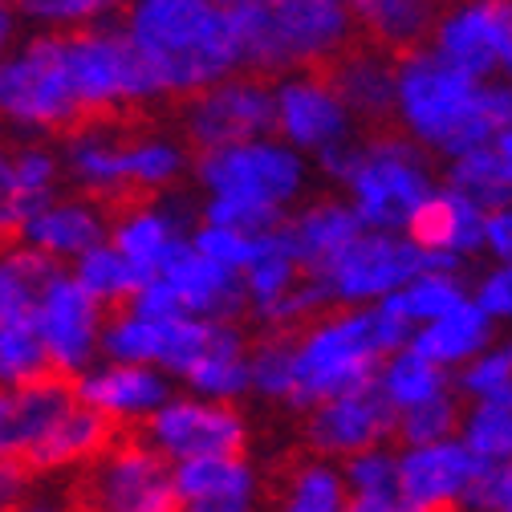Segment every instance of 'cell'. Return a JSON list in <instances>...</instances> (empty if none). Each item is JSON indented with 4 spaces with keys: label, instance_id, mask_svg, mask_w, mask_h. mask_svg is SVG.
I'll use <instances>...</instances> for the list:
<instances>
[{
    "label": "cell",
    "instance_id": "cell-56",
    "mask_svg": "<svg viewBox=\"0 0 512 512\" xmlns=\"http://www.w3.org/2000/svg\"><path fill=\"white\" fill-rule=\"evenodd\" d=\"M74 512H90V508H74Z\"/></svg>",
    "mask_w": 512,
    "mask_h": 512
},
{
    "label": "cell",
    "instance_id": "cell-51",
    "mask_svg": "<svg viewBox=\"0 0 512 512\" xmlns=\"http://www.w3.org/2000/svg\"><path fill=\"white\" fill-rule=\"evenodd\" d=\"M17 29H21V17L13 5H0V57H9L17 49Z\"/></svg>",
    "mask_w": 512,
    "mask_h": 512
},
{
    "label": "cell",
    "instance_id": "cell-15",
    "mask_svg": "<svg viewBox=\"0 0 512 512\" xmlns=\"http://www.w3.org/2000/svg\"><path fill=\"white\" fill-rule=\"evenodd\" d=\"M273 135L301 155H322L354 139L358 122L350 118L326 70H305L273 82Z\"/></svg>",
    "mask_w": 512,
    "mask_h": 512
},
{
    "label": "cell",
    "instance_id": "cell-20",
    "mask_svg": "<svg viewBox=\"0 0 512 512\" xmlns=\"http://www.w3.org/2000/svg\"><path fill=\"white\" fill-rule=\"evenodd\" d=\"M110 208L82 196V191H74V196H57L45 200L29 224L21 228V244L49 256V261L57 265H66V261H78V256H86L90 248L106 244L110 240Z\"/></svg>",
    "mask_w": 512,
    "mask_h": 512
},
{
    "label": "cell",
    "instance_id": "cell-4",
    "mask_svg": "<svg viewBox=\"0 0 512 512\" xmlns=\"http://www.w3.org/2000/svg\"><path fill=\"white\" fill-rule=\"evenodd\" d=\"M395 122L419 151L447 163L496 139L488 82H472L423 45L395 57Z\"/></svg>",
    "mask_w": 512,
    "mask_h": 512
},
{
    "label": "cell",
    "instance_id": "cell-21",
    "mask_svg": "<svg viewBox=\"0 0 512 512\" xmlns=\"http://www.w3.org/2000/svg\"><path fill=\"white\" fill-rule=\"evenodd\" d=\"M338 98L346 102L350 118L362 122L370 135L387 131L395 122V57L370 41H354L338 61L326 66Z\"/></svg>",
    "mask_w": 512,
    "mask_h": 512
},
{
    "label": "cell",
    "instance_id": "cell-12",
    "mask_svg": "<svg viewBox=\"0 0 512 512\" xmlns=\"http://www.w3.org/2000/svg\"><path fill=\"white\" fill-rule=\"evenodd\" d=\"M183 143L208 155L236 143L269 139L273 135V82L256 74H232L200 94H191L179 110Z\"/></svg>",
    "mask_w": 512,
    "mask_h": 512
},
{
    "label": "cell",
    "instance_id": "cell-29",
    "mask_svg": "<svg viewBox=\"0 0 512 512\" xmlns=\"http://www.w3.org/2000/svg\"><path fill=\"white\" fill-rule=\"evenodd\" d=\"M248 350H252V334L240 322H212L204 354L179 382L196 399L236 403L248 395Z\"/></svg>",
    "mask_w": 512,
    "mask_h": 512
},
{
    "label": "cell",
    "instance_id": "cell-44",
    "mask_svg": "<svg viewBox=\"0 0 512 512\" xmlns=\"http://www.w3.org/2000/svg\"><path fill=\"white\" fill-rule=\"evenodd\" d=\"M460 500H464V508H472V512H508V508H512V460L488 464V468L468 484V492H464Z\"/></svg>",
    "mask_w": 512,
    "mask_h": 512
},
{
    "label": "cell",
    "instance_id": "cell-36",
    "mask_svg": "<svg viewBox=\"0 0 512 512\" xmlns=\"http://www.w3.org/2000/svg\"><path fill=\"white\" fill-rule=\"evenodd\" d=\"M464 301H468V289H464L460 277H452V273H419L415 281H407L399 293H391L387 301H378V305H387L399 322L419 330V326L439 322L443 313H452Z\"/></svg>",
    "mask_w": 512,
    "mask_h": 512
},
{
    "label": "cell",
    "instance_id": "cell-8",
    "mask_svg": "<svg viewBox=\"0 0 512 512\" xmlns=\"http://www.w3.org/2000/svg\"><path fill=\"white\" fill-rule=\"evenodd\" d=\"M191 175L204 187V200H232L285 220L309 183V163L301 151L269 135V139L196 155Z\"/></svg>",
    "mask_w": 512,
    "mask_h": 512
},
{
    "label": "cell",
    "instance_id": "cell-32",
    "mask_svg": "<svg viewBox=\"0 0 512 512\" xmlns=\"http://www.w3.org/2000/svg\"><path fill=\"white\" fill-rule=\"evenodd\" d=\"M443 183L456 187L460 196H468L484 212L512 208V155L496 143H484V147L447 163Z\"/></svg>",
    "mask_w": 512,
    "mask_h": 512
},
{
    "label": "cell",
    "instance_id": "cell-31",
    "mask_svg": "<svg viewBox=\"0 0 512 512\" xmlns=\"http://www.w3.org/2000/svg\"><path fill=\"white\" fill-rule=\"evenodd\" d=\"M492 338V317L468 297L464 305H456L452 313H443L439 322L431 326H419L407 342V350H415L419 358L435 362V366H456V362H468L472 354H480Z\"/></svg>",
    "mask_w": 512,
    "mask_h": 512
},
{
    "label": "cell",
    "instance_id": "cell-52",
    "mask_svg": "<svg viewBox=\"0 0 512 512\" xmlns=\"http://www.w3.org/2000/svg\"><path fill=\"white\" fill-rule=\"evenodd\" d=\"M395 512H456V504H431V508H411V504H399Z\"/></svg>",
    "mask_w": 512,
    "mask_h": 512
},
{
    "label": "cell",
    "instance_id": "cell-16",
    "mask_svg": "<svg viewBox=\"0 0 512 512\" xmlns=\"http://www.w3.org/2000/svg\"><path fill=\"white\" fill-rule=\"evenodd\" d=\"M512 49V0H460L431 25V53L472 82H492Z\"/></svg>",
    "mask_w": 512,
    "mask_h": 512
},
{
    "label": "cell",
    "instance_id": "cell-19",
    "mask_svg": "<svg viewBox=\"0 0 512 512\" xmlns=\"http://www.w3.org/2000/svg\"><path fill=\"white\" fill-rule=\"evenodd\" d=\"M155 277L171 289L183 317H200V322H244V313H248L244 277L200 256L191 248V236L167 256V265Z\"/></svg>",
    "mask_w": 512,
    "mask_h": 512
},
{
    "label": "cell",
    "instance_id": "cell-30",
    "mask_svg": "<svg viewBox=\"0 0 512 512\" xmlns=\"http://www.w3.org/2000/svg\"><path fill=\"white\" fill-rule=\"evenodd\" d=\"M354 25L370 45L387 49L391 57L419 49V41L435 25V0H342Z\"/></svg>",
    "mask_w": 512,
    "mask_h": 512
},
{
    "label": "cell",
    "instance_id": "cell-55",
    "mask_svg": "<svg viewBox=\"0 0 512 512\" xmlns=\"http://www.w3.org/2000/svg\"><path fill=\"white\" fill-rule=\"evenodd\" d=\"M0 5H13V0H0Z\"/></svg>",
    "mask_w": 512,
    "mask_h": 512
},
{
    "label": "cell",
    "instance_id": "cell-9",
    "mask_svg": "<svg viewBox=\"0 0 512 512\" xmlns=\"http://www.w3.org/2000/svg\"><path fill=\"white\" fill-rule=\"evenodd\" d=\"M464 261L460 256H443V252H423L407 236L395 232H362L346 252H338L334 261L317 273L330 305L342 309H366L387 301L399 293L407 281L419 273H452L460 277Z\"/></svg>",
    "mask_w": 512,
    "mask_h": 512
},
{
    "label": "cell",
    "instance_id": "cell-18",
    "mask_svg": "<svg viewBox=\"0 0 512 512\" xmlns=\"http://www.w3.org/2000/svg\"><path fill=\"white\" fill-rule=\"evenodd\" d=\"M78 403L98 411L122 431H139L163 403L175 399L171 378L151 366H126V362H94L74 382Z\"/></svg>",
    "mask_w": 512,
    "mask_h": 512
},
{
    "label": "cell",
    "instance_id": "cell-41",
    "mask_svg": "<svg viewBox=\"0 0 512 512\" xmlns=\"http://www.w3.org/2000/svg\"><path fill=\"white\" fill-rule=\"evenodd\" d=\"M342 484L350 500H399V456L382 452V447L350 456Z\"/></svg>",
    "mask_w": 512,
    "mask_h": 512
},
{
    "label": "cell",
    "instance_id": "cell-42",
    "mask_svg": "<svg viewBox=\"0 0 512 512\" xmlns=\"http://www.w3.org/2000/svg\"><path fill=\"white\" fill-rule=\"evenodd\" d=\"M464 411H460V399L452 395H439L431 403H419L411 411H399L395 419V435L407 443V447H427V443H443L460 427Z\"/></svg>",
    "mask_w": 512,
    "mask_h": 512
},
{
    "label": "cell",
    "instance_id": "cell-1",
    "mask_svg": "<svg viewBox=\"0 0 512 512\" xmlns=\"http://www.w3.org/2000/svg\"><path fill=\"white\" fill-rule=\"evenodd\" d=\"M118 21L163 102H187L191 94L240 74L232 17L216 0H131Z\"/></svg>",
    "mask_w": 512,
    "mask_h": 512
},
{
    "label": "cell",
    "instance_id": "cell-17",
    "mask_svg": "<svg viewBox=\"0 0 512 512\" xmlns=\"http://www.w3.org/2000/svg\"><path fill=\"white\" fill-rule=\"evenodd\" d=\"M395 407L378 391V378L358 391H346L338 399L317 403L305 419V443L317 460L326 456H362L374 452L382 439L395 435Z\"/></svg>",
    "mask_w": 512,
    "mask_h": 512
},
{
    "label": "cell",
    "instance_id": "cell-24",
    "mask_svg": "<svg viewBox=\"0 0 512 512\" xmlns=\"http://www.w3.org/2000/svg\"><path fill=\"white\" fill-rule=\"evenodd\" d=\"M70 403H74V382L57 374L29 382V387H0V460L29 464L41 435Z\"/></svg>",
    "mask_w": 512,
    "mask_h": 512
},
{
    "label": "cell",
    "instance_id": "cell-33",
    "mask_svg": "<svg viewBox=\"0 0 512 512\" xmlns=\"http://www.w3.org/2000/svg\"><path fill=\"white\" fill-rule=\"evenodd\" d=\"M70 277H74L106 313L126 309V305L135 301V293L143 289V281H147L110 240L98 244V248H90L86 256H78L74 269H70Z\"/></svg>",
    "mask_w": 512,
    "mask_h": 512
},
{
    "label": "cell",
    "instance_id": "cell-50",
    "mask_svg": "<svg viewBox=\"0 0 512 512\" xmlns=\"http://www.w3.org/2000/svg\"><path fill=\"white\" fill-rule=\"evenodd\" d=\"M21 512H74V500H70V492L66 488H49V492H33L29 500H25V508Z\"/></svg>",
    "mask_w": 512,
    "mask_h": 512
},
{
    "label": "cell",
    "instance_id": "cell-54",
    "mask_svg": "<svg viewBox=\"0 0 512 512\" xmlns=\"http://www.w3.org/2000/svg\"><path fill=\"white\" fill-rule=\"evenodd\" d=\"M216 5H224V9H228V5H236V0H216Z\"/></svg>",
    "mask_w": 512,
    "mask_h": 512
},
{
    "label": "cell",
    "instance_id": "cell-45",
    "mask_svg": "<svg viewBox=\"0 0 512 512\" xmlns=\"http://www.w3.org/2000/svg\"><path fill=\"white\" fill-rule=\"evenodd\" d=\"M508 382H512V354L496 350V354H480V362H472L460 374V391H468L476 399H488L500 387H508Z\"/></svg>",
    "mask_w": 512,
    "mask_h": 512
},
{
    "label": "cell",
    "instance_id": "cell-39",
    "mask_svg": "<svg viewBox=\"0 0 512 512\" xmlns=\"http://www.w3.org/2000/svg\"><path fill=\"white\" fill-rule=\"evenodd\" d=\"M464 447L480 464L512 460V382L480 399L464 419Z\"/></svg>",
    "mask_w": 512,
    "mask_h": 512
},
{
    "label": "cell",
    "instance_id": "cell-35",
    "mask_svg": "<svg viewBox=\"0 0 512 512\" xmlns=\"http://www.w3.org/2000/svg\"><path fill=\"white\" fill-rule=\"evenodd\" d=\"M248 395L293 407L297 374H293V334H256L248 350Z\"/></svg>",
    "mask_w": 512,
    "mask_h": 512
},
{
    "label": "cell",
    "instance_id": "cell-27",
    "mask_svg": "<svg viewBox=\"0 0 512 512\" xmlns=\"http://www.w3.org/2000/svg\"><path fill=\"white\" fill-rule=\"evenodd\" d=\"M484 232H488V212L476 208L468 196H460L456 187L439 183L431 191V200L415 212V220L403 236L411 244H419L423 252H443V256L468 261L472 252L484 248Z\"/></svg>",
    "mask_w": 512,
    "mask_h": 512
},
{
    "label": "cell",
    "instance_id": "cell-34",
    "mask_svg": "<svg viewBox=\"0 0 512 512\" xmlns=\"http://www.w3.org/2000/svg\"><path fill=\"white\" fill-rule=\"evenodd\" d=\"M378 391L387 395V403L399 415V411H411L419 403L447 395V370L419 358L415 350H399L378 366Z\"/></svg>",
    "mask_w": 512,
    "mask_h": 512
},
{
    "label": "cell",
    "instance_id": "cell-38",
    "mask_svg": "<svg viewBox=\"0 0 512 512\" xmlns=\"http://www.w3.org/2000/svg\"><path fill=\"white\" fill-rule=\"evenodd\" d=\"M277 512H346V484L326 460H301L285 472Z\"/></svg>",
    "mask_w": 512,
    "mask_h": 512
},
{
    "label": "cell",
    "instance_id": "cell-22",
    "mask_svg": "<svg viewBox=\"0 0 512 512\" xmlns=\"http://www.w3.org/2000/svg\"><path fill=\"white\" fill-rule=\"evenodd\" d=\"M464 443H427L411 447L399 456V500L411 508H431V504H456V496L468 492V484L484 472Z\"/></svg>",
    "mask_w": 512,
    "mask_h": 512
},
{
    "label": "cell",
    "instance_id": "cell-37",
    "mask_svg": "<svg viewBox=\"0 0 512 512\" xmlns=\"http://www.w3.org/2000/svg\"><path fill=\"white\" fill-rule=\"evenodd\" d=\"M131 0H13L21 21H29L37 33H78L106 21H118Z\"/></svg>",
    "mask_w": 512,
    "mask_h": 512
},
{
    "label": "cell",
    "instance_id": "cell-7",
    "mask_svg": "<svg viewBox=\"0 0 512 512\" xmlns=\"http://www.w3.org/2000/svg\"><path fill=\"white\" fill-rule=\"evenodd\" d=\"M66 70L86 118H131L135 110L159 102V86L143 66L139 49L126 37L122 21L66 33Z\"/></svg>",
    "mask_w": 512,
    "mask_h": 512
},
{
    "label": "cell",
    "instance_id": "cell-13",
    "mask_svg": "<svg viewBox=\"0 0 512 512\" xmlns=\"http://www.w3.org/2000/svg\"><path fill=\"white\" fill-rule=\"evenodd\" d=\"M139 435L155 447L167 464L212 460V456H244L248 447V419L236 403H212L196 395H175L163 403Z\"/></svg>",
    "mask_w": 512,
    "mask_h": 512
},
{
    "label": "cell",
    "instance_id": "cell-2",
    "mask_svg": "<svg viewBox=\"0 0 512 512\" xmlns=\"http://www.w3.org/2000/svg\"><path fill=\"white\" fill-rule=\"evenodd\" d=\"M240 74L277 82L326 70L354 45V17L342 0H236L228 5Z\"/></svg>",
    "mask_w": 512,
    "mask_h": 512
},
{
    "label": "cell",
    "instance_id": "cell-43",
    "mask_svg": "<svg viewBox=\"0 0 512 512\" xmlns=\"http://www.w3.org/2000/svg\"><path fill=\"white\" fill-rule=\"evenodd\" d=\"M41 204H45V200H37L33 191L21 183V175H17L13 143H0V248L17 244L21 228L29 224V216H33Z\"/></svg>",
    "mask_w": 512,
    "mask_h": 512
},
{
    "label": "cell",
    "instance_id": "cell-14",
    "mask_svg": "<svg viewBox=\"0 0 512 512\" xmlns=\"http://www.w3.org/2000/svg\"><path fill=\"white\" fill-rule=\"evenodd\" d=\"M102 326H106V309L66 269H57L37 301V338L49 374L78 382L102 354Z\"/></svg>",
    "mask_w": 512,
    "mask_h": 512
},
{
    "label": "cell",
    "instance_id": "cell-23",
    "mask_svg": "<svg viewBox=\"0 0 512 512\" xmlns=\"http://www.w3.org/2000/svg\"><path fill=\"white\" fill-rule=\"evenodd\" d=\"M191 236L183 212L175 204L159 200H135V204H122L110 216V244L131 261L143 277H155L167 256Z\"/></svg>",
    "mask_w": 512,
    "mask_h": 512
},
{
    "label": "cell",
    "instance_id": "cell-48",
    "mask_svg": "<svg viewBox=\"0 0 512 512\" xmlns=\"http://www.w3.org/2000/svg\"><path fill=\"white\" fill-rule=\"evenodd\" d=\"M488 110H492V122H496V147H504L512 155V86L504 82H488Z\"/></svg>",
    "mask_w": 512,
    "mask_h": 512
},
{
    "label": "cell",
    "instance_id": "cell-3",
    "mask_svg": "<svg viewBox=\"0 0 512 512\" xmlns=\"http://www.w3.org/2000/svg\"><path fill=\"white\" fill-rule=\"evenodd\" d=\"M411 326L387 305L338 309L313 317L293 334V374H297V411H313L317 403L358 391L378 378V366L391 354L407 350Z\"/></svg>",
    "mask_w": 512,
    "mask_h": 512
},
{
    "label": "cell",
    "instance_id": "cell-28",
    "mask_svg": "<svg viewBox=\"0 0 512 512\" xmlns=\"http://www.w3.org/2000/svg\"><path fill=\"white\" fill-rule=\"evenodd\" d=\"M179 508H236L252 512L261 476L244 456H212V460H187L171 468Z\"/></svg>",
    "mask_w": 512,
    "mask_h": 512
},
{
    "label": "cell",
    "instance_id": "cell-46",
    "mask_svg": "<svg viewBox=\"0 0 512 512\" xmlns=\"http://www.w3.org/2000/svg\"><path fill=\"white\" fill-rule=\"evenodd\" d=\"M41 476L21 460H0V512H21L25 500L37 492Z\"/></svg>",
    "mask_w": 512,
    "mask_h": 512
},
{
    "label": "cell",
    "instance_id": "cell-57",
    "mask_svg": "<svg viewBox=\"0 0 512 512\" xmlns=\"http://www.w3.org/2000/svg\"><path fill=\"white\" fill-rule=\"evenodd\" d=\"M508 354H512V350H508Z\"/></svg>",
    "mask_w": 512,
    "mask_h": 512
},
{
    "label": "cell",
    "instance_id": "cell-25",
    "mask_svg": "<svg viewBox=\"0 0 512 512\" xmlns=\"http://www.w3.org/2000/svg\"><path fill=\"white\" fill-rule=\"evenodd\" d=\"M122 427H114L110 419H102L98 411H90L86 403H74L53 419V427L41 435V443L33 447L29 468L45 480V476H74L82 468H90L106 447L118 439Z\"/></svg>",
    "mask_w": 512,
    "mask_h": 512
},
{
    "label": "cell",
    "instance_id": "cell-11",
    "mask_svg": "<svg viewBox=\"0 0 512 512\" xmlns=\"http://www.w3.org/2000/svg\"><path fill=\"white\" fill-rule=\"evenodd\" d=\"M49 256L17 244L0 248V387H29L49 378V362L37 338V301L53 281Z\"/></svg>",
    "mask_w": 512,
    "mask_h": 512
},
{
    "label": "cell",
    "instance_id": "cell-5",
    "mask_svg": "<svg viewBox=\"0 0 512 512\" xmlns=\"http://www.w3.org/2000/svg\"><path fill=\"white\" fill-rule=\"evenodd\" d=\"M439 183L431 179L427 155L407 139L378 131L358 143V159L342 183L346 204L354 208L366 232H395L403 236L415 212L431 200Z\"/></svg>",
    "mask_w": 512,
    "mask_h": 512
},
{
    "label": "cell",
    "instance_id": "cell-49",
    "mask_svg": "<svg viewBox=\"0 0 512 512\" xmlns=\"http://www.w3.org/2000/svg\"><path fill=\"white\" fill-rule=\"evenodd\" d=\"M484 248L496 261H512V208L488 212V232H484Z\"/></svg>",
    "mask_w": 512,
    "mask_h": 512
},
{
    "label": "cell",
    "instance_id": "cell-47",
    "mask_svg": "<svg viewBox=\"0 0 512 512\" xmlns=\"http://www.w3.org/2000/svg\"><path fill=\"white\" fill-rule=\"evenodd\" d=\"M488 317H512V261H500L488 277H480L472 297Z\"/></svg>",
    "mask_w": 512,
    "mask_h": 512
},
{
    "label": "cell",
    "instance_id": "cell-6",
    "mask_svg": "<svg viewBox=\"0 0 512 512\" xmlns=\"http://www.w3.org/2000/svg\"><path fill=\"white\" fill-rule=\"evenodd\" d=\"M0 122L21 135H70L82 122L61 33H33L0 57Z\"/></svg>",
    "mask_w": 512,
    "mask_h": 512
},
{
    "label": "cell",
    "instance_id": "cell-40",
    "mask_svg": "<svg viewBox=\"0 0 512 512\" xmlns=\"http://www.w3.org/2000/svg\"><path fill=\"white\" fill-rule=\"evenodd\" d=\"M273 236L277 232H265V236H252V232H236V228H216V224H196L191 228V248L200 256H208L212 265L244 277L261 256L273 248Z\"/></svg>",
    "mask_w": 512,
    "mask_h": 512
},
{
    "label": "cell",
    "instance_id": "cell-53",
    "mask_svg": "<svg viewBox=\"0 0 512 512\" xmlns=\"http://www.w3.org/2000/svg\"><path fill=\"white\" fill-rule=\"evenodd\" d=\"M500 74H504V78H508V86H512V49H508V53H504V61H500Z\"/></svg>",
    "mask_w": 512,
    "mask_h": 512
},
{
    "label": "cell",
    "instance_id": "cell-10",
    "mask_svg": "<svg viewBox=\"0 0 512 512\" xmlns=\"http://www.w3.org/2000/svg\"><path fill=\"white\" fill-rule=\"evenodd\" d=\"M66 492L90 512H179L171 464L139 431H118L90 468L66 476Z\"/></svg>",
    "mask_w": 512,
    "mask_h": 512
},
{
    "label": "cell",
    "instance_id": "cell-26",
    "mask_svg": "<svg viewBox=\"0 0 512 512\" xmlns=\"http://www.w3.org/2000/svg\"><path fill=\"white\" fill-rule=\"evenodd\" d=\"M366 228L358 224L354 208L338 196H322V200H313L297 212H289V220L281 224V236L293 252V261L301 265V273L317 277L322 273L338 252H346Z\"/></svg>",
    "mask_w": 512,
    "mask_h": 512
}]
</instances>
